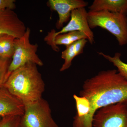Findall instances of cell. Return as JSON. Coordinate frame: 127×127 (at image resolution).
Segmentation results:
<instances>
[{"label": "cell", "instance_id": "6da1fadb", "mask_svg": "<svg viewBox=\"0 0 127 127\" xmlns=\"http://www.w3.org/2000/svg\"><path fill=\"white\" fill-rule=\"evenodd\" d=\"M79 96L87 98L91 108L88 115L73 122V127H93V120L97 111L118 103L127 102V79L116 69L101 71L84 81Z\"/></svg>", "mask_w": 127, "mask_h": 127}, {"label": "cell", "instance_id": "7a4b0ae2", "mask_svg": "<svg viewBox=\"0 0 127 127\" xmlns=\"http://www.w3.org/2000/svg\"><path fill=\"white\" fill-rule=\"evenodd\" d=\"M3 87L25 105L42 98L45 84L37 65L30 63L12 72Z\"/></svg>", "mask_w": 127, "mask_h": 127}, {"label": "cell", "instance_id": "3957f363", "mask_svg": "<svg viewBox=\"0 0 127 127\" xmlns=\"http://www.w3.org/2000/svg\"><path fill=\"white\" fill-rule=\"evenodd\" d=\"M87 20L91 29L99 27L116 37L120 46L127 44V16L107 11L88 12Z\"/></svg>", "mask_w": 127, "mask_h": 127}, {"label": "cell", "instance_id": "277c9868", "mask_svg": "<svg viewBox=\"0 0 127 127\" xmlns=\"http://www.w3.org/2000/svg\"><path fill=\"white\" fill-rule=\"evenodd\" d=\"M20 127H59L53 118L48 102L41 98L25 105Z\"/></svg>", "mask_w": 127, "mask_h": 127}, {"label": "cell", "instance_id": "5b68a950", "mask_svg": "<svg viewBox=\"0 0 127 127\" xmlns=\"http://www.w3.org/2000/svg\"><path fill=\"white\" fill-rule=\"evenodd\" d=\"M31 30L27 28L24 35L15 40V48L7 75V79L11 73L17 68L28 63H32L37 66H42L43 62L36 54L38 45L30 42Z\"/></svg>", "mask_w": 127, "mask_h": 127}, {"label": "cell", "instance_id": "8992f818", "mask_svg": "<svg viewBox=\"0 0 127 127\" xmlns=\"http://www.w3.org/2000/svg\"><path fill=\"white\" fill-rule=\"evenodd\" d=\"M87 14L85 8L73 10L71 12L70 19L67 24L59 32H56L54 30H51L48 33L44 38V40L47 44L51 46L54 51L58 52L59 48L54 43V40L56 36L59 34L70 32L80 31L86 34L88 41L91 44H93L94 42V34L89 25Z\"/></svg>", "mask_w": 127, "mask_h": 127}, {"label": "cell", "instance_id": "52a82bcc", "mask_svg": "<svg viewBox=\"0 0 127 127\" xmlns=\"http://www.w3.org/2000/svg\"><path fill=\"white\" fill-rule=\"evenodd\" d=\"M93 127H127V102L111 104L98 109L93 120Z\"/></svg>", "mask_w": 127, "mask_h": 127}, {"label": "cell", "instance_id": "ba28073f", "mask_svg": "<svg viewBox=\"0 0 127 127\" xmlns=\"http://www.w3.org/2000/svg\"><path fill=\"white\" fill-rule=\"evenodd\" d=\"M27 28L14 10L0 11V35L8 34L19 39L25 34Z\"/></svg>", "mask_w": 127, "mask_h": 127}, {"label": "cell", "instance_id": "9c48e42d", "mask_svg": "<svg viewBox=\"0 0 127 127\" xmlns=\"http://www.w3.org/2000/svg\"><path fill=\"white\" fill-rule=\"evenodd\" d=\"M50 7L57 12L59 19L57 27L61 28L70 18L71 12L75 9L85 8L88 2L83 0H49Z\"/></svg>", "mask_w": 127, "mask_h": 127}, {"label": "cell", "instance_id": "30bf717a", "mask_svg": "<svg viewBox=\"0 0 127 127\" xmlns=\"http://www.w3.org/2000/svg\"><path fill=\"white\" fill-rule=\"evenodd\" d=\"M25 105L4 87L0 88V118L7 116L22 117Z\"/></svg>", "mask_w": 127, "mask_h": 127}, {"label": "cell", "instance_id": "8fae6325", "mask_svg": "<svg viewBox=\"0 0 127 127\" xmlns=\"http://www.w3.org/2000/svg\"><path fill=\"white\" fill-rule=\"evenodd\" d=\"M89 9L90 11H107L127 16V0H95Z\"/></svg>", "mask_w": 127, "mask_h": 127}, {"label": "cell", "instance_id": "7c38bea8", "mask_svg": "<svg viewBox=\"0 0 127 127\" xmlns=\"http://www.w3.org/2000/svg\"><path fill=\"white\" fill-rule=\"evenodd\" d=\"M16 38L11 35H0V57L12 59L15 48Z\"/></svg>", "mask_w": 127, "mask_h": 127}, {"label": "cell", "instance_id": "4fadbf2b", "mask_svg": "<svg viewBox=\"0 0 127 127\" xmlns=\"http://www.w3.org/2000/svg\"><path fill=\"white\" fill-rule=\"evenodd\" d=\"M83 39L87 40V37L83 32L80 31L70 32L57 36L54 40V43L57 46L63 45L66 47Z\"/></svg>", "mask_w": 127, "mask_h": 127}, {"label": "cell", "instance_id": "5bb4252c", "mask_svg": "<svg viewBox=\"0 0 127 127\" xmlns=\"http://www.w3.org/2000/svg\"><path fill=\"white\" fill-rule=\"evenodd\" d=\"M73 98L76 108V114L73 118V122H77L88 115L91 110V104L88 99L84 97L74 94Z\"/></svg>", "mask_w": 127, "mask_h": 127}, {"label": "cell", "instance_id": "9a60e30c", "mask_svg": "<svg viewBox=\"0 0 127 127\" xmlns=\"http://www.w3.org/2000/svg\"><path fill=\"white\" fill-rule=\"evenodd\" d=\"M98 55L111 62L117 68L118 71L125 79H127V63L124 62L120 59L121 53L116 52L113 57L106 55L103 52H98Z\"/></svg>", "mask_w": 127, "mask_h": 127}, {"label": "cell", "instance_id": "2e32d148", "mask_svg": "<svg viewBox=\"0 0 127 127\" xmlns=\"http://www.w3.org/2000/svg\"><path fill=\"white\" fill-rule=\"evenodd\" d=\"M77 56L74 43L66 47L65 50L62 52L61 57L64 60V63L60 68V71H64L70 68L73 60Z\"/></svg>", "mask_w": 127, "mask_h": 127}, {"label": "cell", "instance_id": "e0dca14e", "mask_svg": "<svg viewBox=\"0 0 127 127\" xmlns=\"http://www.w3.org/2000/svg\"><path fill=\"white\" fill-rule=\"evenodd\" d=\"M12 59L0 57V88L3 87L7 79V75Z\"/></svg>", "mask_w": 127, "mask_h": 127}, {"label": "cell", "instance_id": "ac0fdd59", "mask_svg": "<svg viewBox=\"0 0 127 127\" xmlns=\"http://www.w3.org/2000/svg\"><path fill=\"white\" fill-rule=\"evenodd\" d=\"M20 116H7L0 118V127H20Z\"/></svg>", "mask_w": 127, "mask_h": 127}, {"label": "cell", "instance_id": "d6986e66", "mask_svg": "<svg viewBox=\"0 0 127 127\" xmlns=\"http://www.w3.org/2000/svg\"><path fill=\"white\" fill-rule=\"evenodd\" d=\"M15 0H0V11L6 9L13 10L16 7Z\"/></svg>", "mask_w": 127, "mask_h": 127}, {"label": "cell", "instance_id": "ffe728a7", "mask_svg": "<svg viewBox=\"0 0 127 127\" xmlns=\"http://www.w3.org/2000/svg\"><path fill=\"white\" fill-rule=\"evenodd\" d=\"M88 40L83 39L77 41L74 43V47L77 56H78L83 53V49L87 42Z\"/></svg>", "mask_w": 127, "mask_h": 127}]
</instances>
